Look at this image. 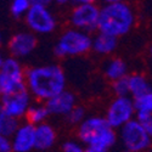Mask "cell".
<instances>
[{"label":"cell","mask_w":152,"mask_h":152,"mask_svg":"<svg viewBox=\"0 0 152 152\" xmlns=\"http://www.w3.org/2000/svg\"><path fill=\"white\" fill-rule=\"evenodd\" d=\"M0 95H1L0 110L5 116L18 119L26 115L28 107L31 106V94L26 85L15 88Z\"/></svg>","instance_id":"obj_6"},{"label":"cell","mask_w":152,"mask_h":152,"mask_svg":"<svg viewBox=\"0 0 152 152\" xmlns=\"http://www.w3.org/2000/svg\"><path fill=\"white\" fill-rule=\"evenodd\" d=\"M108 151L110 150L99 146H86V148H84V152H108Z\"/></svg>","instance_id":"obj_27"},{"label":"cell","mask_w":152,"mask_h":152,"mask_svg":"<svg viewBox=\"0 0 152 152\" xmlns=\"http://www.w3.org/2000/svg\"><path fill=\"white\" fill-rule=\"evenodd\" d=\"M1 42H3V35H1V33H0V44H1Z\"/></svg>","instance_id":"obj_34"},{"label":"cell","mask_w":152,"mask_h":152,"mask_svg":"<svg viewBox=\"0 0 152 152\" xmlns=\"http://www.w3.org/2000/svg\"><path fill=\"white\" fill-rule=\"evenodd\" d=\"M12 152H29L34 148V125L26 123L18 125L11 136Z\"/></svg>","instance_id":"obj_12"},{"label":"cell","mask_w":152,"mask_h":152,"mask_svg":"<svg viewBox=\"0 0 152 152\" xmlns=\"http://www.w3.org/2000/svg\"><path fill=\"white\" fill-rule=\"evenodd\" d=\"M126 77H128V75L112 82V90L116 96H129L128 78Z\"/></svg>","instance_id":"obj_22"},{"label":"cell","mask_w":152,"mask_h":152,"mask_svg":"<svg viewBox=\"0 0 152 152\" xmlns=\"http://www.w3.org/2000/svg\"><path fill=\"white\" fill-rule=\"evenodd\" d=\"M62 152H84V147L77 141L69 140L62 145Z\"/></svg>","instance_id":"obj_25"},{"label":"cell","mask_w":152,"mask_h":152,"mask_svg":"<svg viewBox=\"0 0 152 152\" xmlns=\"http://www.w3.org/2000/svg\"><path fill=\"white\" fill-rule=\"evenodd\" d=\"M134 23V11L125 1L105 4L104 7L100 9L97 22V29L100 33L119 38L129 33Z\"/></svg>","instance_id":"obj_2"},{"label":"cell","mask_w":152,"mask_h":152,"mask_svg":"<svg viewBox=\"0 0 152 152\" xmlns=\"http://www.w3.org/2000/svg\"><path fill=\"white\" fill-rule=\"evenodd\" d=\"M135 113H136V121L144 126L147 133L152 135V110L137 111Z\"/></svg>","instance_id":"obj_23"},{"label":"cell","mask_w":152,"mask_h":152,"mask_svg":"<svg viewBox=\"0 0 152 152\" xmlns=\"http://www.w3.org/2000/svg\"><path fill=\"white\" fill-rule=\"evenodd\" d=\"M135 110L130 96H116L110 104L106 113V122L113 129H119L123 124L133 119Z\"/></svg>","instance_id":"obj_8"},{"label":"cell","mask_w":152,"mask_h":152,"mask_svg":"<svg viewBox=\"0 0 152 152\" xmlns=\"http://www.w3.org/2000/svg\"><path fill=\"white\" fill-rule=\"evenodd\" d=\"M128 88H129V96L136 97L141 96L144 94L151 93V86L148 80L144 77L142 74H132L128 75Z\"/></svg>","instance_id":"obj_16"},{"label":"cell","mask_w":152,"mask_h":152,"mask_svg":"<svg viewBox=\"0 0 152 152\" xmlns=\"http://www.w3.org/2000/svg\"><path fill=\"white\" fill-rule=\"evenodd\" d=\"M126 73H128V66L121 58H112L105 66V75L112 82L125 77Z\"/></svg>","instance_id":"obj_17"},{"label":"cell","mask_w":152,"mask_h":152,"mask_svg":"<svg viewBox=\"0 0 152 152\" xmlns=\"http://www.w3.org/2000/svg\"><path fill=\"white\" fill-rule=\"evenodd\" d=\"M3 56H1V54H0V67H1V63H3Z\"/></svg>","instance_id":"obj_33"},{"label":"cell","mask_w":152,"mask_h":152,"mask_svg":"<svg viewBox=\"0 0 152 152\" xmlns=\"http://www.w3.org/2000/svg\"><path fill=\"white\" fill-rule=\"evenodd\" d=\"M31 7L29 0H12L10 11L14 17H22L26 15V12Z\"/></svg>","instance_id":"obj_21"},{"label":"cell","mask_w":152,"mask_h":152,"mask_svg":"<svg viewBox=\"0 0 152 152\" xmlns=\"http://www.w3.org/2000/svg\"><path fill=\"white\" fill-rule=\"evenodd\" d=\"M28 123L37 125V124H40L43 122H45L46 117L49 116V112L45 107V105H34V106H29L26 115Z\"/></svg>","instance_id":"obj_18"},{"label":"cell","mask_w":152,"mask_h":152,"mask_svg":"<svg viewBox=\"0 0 152 152\" xmlns=\"http://www.w3.org/2000/svg\"><path fill=\"white\" fill-rule=\"evenodd\" d=\"M100 7L95 3L77 4L71 14V23L74 28L93 32L97 29Z\"/></svg>","instance_id":"obj_10"},{"label":"cell","mask_w":152,"mask_h":152,"mask_svg":"<svg viewBox=\"0 0 152 152\" xmlns=\"http://www.w3.org/2000/svg\"><path fill=\"white\" fill-rule=\"evenodd\" d=\"M66 116L71 124H80L85 118V110L82 106H74Z\"/></svg>","instance_id":"obj_24"},{"label":"cell","mask_w":152,"mask_h":152,"mask_svg":"<svg viewBox=\"0 0 152 152\" xmlns=\"http://www.w3.org/2000/svg\"><path fill=\"white\" fill-rule=\"evenodd\" d=\"M0 152H12L11 139L0 135Z\"/></svg>","instance_id":"obj_26"},{"label":"cell","mask_w":152,"mask_h":152,"mask_svg":"<svg viewBox=\"0 0 152 152\" xmlns=\"http://www.w3.org/2000/svg\"><path fill=\"white\" fill-rule=\"evenodd\" d=\"M119 136L128 152H144L151 145V134L134 118L121 126Z\"/></svg>","instance_id":"obj_5"},{"label":"cell","mask_w":152,"mask_h":152,"mask_svg":"<svg viewBox=\"0 0 152 152\" xmlns=\"http://www.w3.org/2000/svg\"><path fill=\"white\" fill-rule=\"evenodd\" d=\"M56 141L55 129L50 124L43 122L34 125V148L37 150H49L53 147Z\"/></svg>","instance_id":"obj_14"},{"label":"cell","mask_w":152,"mask_h":152,"mask_svg":"<svg viewBox=\"0 0 152 152\" xmlns=\"http://www.w3.org/2000/svg\"><path fill=\"white\" fill-rule=\"evenodd\" d=\"M118 46V38L99 33L91 40V50L99 55H110Z\"/></svg>","instance_id":"obj_15"},{"label":"cell","mask_w":152,"mask_h":152,"mask_svg":"<svg viewBox=\"0 0 152 152\" xmlns=\"http://www.w3.org/2000/svg\"><path fill=\"white\" fill-rule=\"evenodd\" d=\"M75 4H86V3H95L96 0H72Z\"/></svg>","instance_id":"obj_29"},{"label":"cell","mask_w":152,"mask_h":152,"mask_svg":"<svg viewBox=\"0 0 152 152\" xmlns=\"http://www.w3.org/2000/svg\"><path fill=\"white\" fill-rule=\"evenodd\" d=\"M38 45V40L32 32H18L9 42V50L14 57H26L32 54Z\"/></svg>","instance_id":"obj_11"},{"label":"cell","mask_w":152,"mask_h":152,"mask_svg":"<svg viewBox=\"0 0 152 152\" xmlns=\"http://www.w3.org/2000/svg\"><path fill=\"white\" fill-rule=\"evenodd\" d=\"M74 106H75V96L71 91H66V90H62L57 95L45 101V107L49 112V115H55V116H66Z\"/></svg>","instance_id":"obj_13"},{"label":"cell","mask_w":152,"mask_h":152,"mask_svg":"<svg viewBox=\"0 0 152 152\" xmlns=\"http://www.w3.org/2000/svg\"><path fill=\"white\" fill-rule=\"evenodd\" d=\"M18 125H20V123H18V119L17 118L9 117V116L3 115L1 125H0V135L11 139V136L14 135L15 132L17 130Z\"/></svg>","instance_id":"obj_19"},{"label":"cell","mask_w":152,"mask_h":152,"mask_svg":"<svg viewBox=\"0 0 152 152\" xmlns=\"http://www.w3.org/2000/svg\"><path fill=\"white\" fill-rule=\"evenodd\" d=\"M132 100H133V106L135 112L152 110V93H147L141 96L133 97Z\"/></svg>","instance_id":"obj_20"},{"label":"cell","mask_w":152,"mask_h":152,"mask_svg":"<svg viewBox=\"0 0 152 152\" xmlns=\"http://www.w3.org/2000/svg\"><path fill=\"white\" fill-rule=\"evenodd\" d=\"M0 84H1L0 94L26 85L23 68L15 57H7L3 60L0 67Z\"/></svg>","instance_id":"obj_9"},{"label":"cell","mask_w":152,"mask_h":152,"mask_svg":"<svg viewBox=\"0 0 152 152\" xmlns=\"http://www.w3.org/2000/svg\"><path fill=\"white\" fill-rule=\"evenodd\" d=\"M3 115H4V113H3V111L0 110V125H1V118H3Z\"/></svg>","instance_id":"obj_32"},{"label":"cell","mask_w":152,"mask_h":152,"mask_svg":"<svg viewBox=\"0 0 152 152\" xmlns=\"http://www.w3.org/2000/svg\"><path fill=\"white\" fill-rule=\"evenodd\" d=\"M78 137L86 146H99L110 150L116 144L117 135L104 117L93 116L82 121L78 128Z\"/></svg>","instance_id":"obj_3"},{"label":"cell","mask_w":152,"mask_h":152,"mask_svg":"<svg viewBox=\"0 0 152 152\" xmlns=\"http://www.w3.org/2000/svg\"><path fill=\"white\" fill-rule=\"evenodd\" d=\"M24 82L31 95L46 101L65 90L66 75L58 65L33 67L24 73Z\"/></svg>","instance_id":"obj_1"},{"label":"cell","mask_w":152,"mask_h":152,"mask_svg":"<svg viewBox=\"0 0 152 152\" xmlns=\"http://www.w3.org/2000/svg\"><path fill=\"white\" fill-rule=\"evenodd\" d=\"M56 3V4H58V5H65V4H67L69 0H51V3Z\"/></svg>","instance_id":"obj_30"},{"label":"cell","mask_w":152,"mask_h":152,"mask_svg":"<svg viewBox=\"0 0 152 152\" xmlns=\"http://www.w3.org/2000/svg\"><path fill=\"white\" fill-rule=\"evenodd\" d=\"M31 5H44V6H48L51 0H29Z\"/></svg>","instance_id":"obj_28"},{"label":"cell","mask_w":152,"mask_h":152,"mask_svg":"<svg viewBox=\"0 0 152 152\" xmlns=\"http://www.w3.org/2000/svg\"><path fill=\"white\" fill-rule=\"evenodd\" d=\"M93 38L88 32L72 28L63 32L55 45V54L60 57L79 56L91 50Z\"/></svg>","instance_id":"obj_4"},{"label":"cell","mask_w":152,"mask_h":152,"mask_svg":"<svg viewBox=\"0 0 152 152\" xmlns=\"http://www.w3.org/2000/svg\"><path fill=\"white\" fill-rule=\"evenodd\" d=\"M105 4H112V3H121V1H124V0H102Z\"/></svg>","instance_id":"obj_31"},{"label":"cell","mask_w":152,"mask_h":152,"mask_svg":"<svg viewBox=\"0 0 152 152\" xmlns=\"http://www.w3.org/2000/svg\"><path fill=\"white\" fill-rule=\"evenodd\" d=\"M24 21L31 32L37 34H49L56 28L54 15L44 5H31L24 15Z\"/></svg>","instance_id":"obj_7"}]
</instances>
